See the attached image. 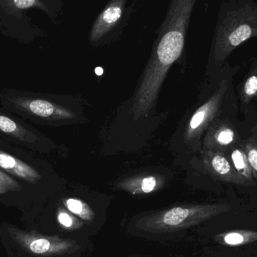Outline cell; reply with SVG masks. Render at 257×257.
<instances>
[{"instance_id": "ba28073f", "label": "cell", "mask_w": 257, "mask_h": 257, "mask_svg": "<svg viewBox=\"0 0 257 257\" xmlns=\"http://www.w3.org/2000/svg\"><path fill=\"white\" fill-rule=\"evenodd\" d=\"M238 140V134L233 127L222 123L213 128L208 133L205 144L209 150L226 154L228 149L235 146Z\"/></svg>"}, {"instance_id": "5bb4252c", "label": "cell", "mask_w": 257, "mask_h": 257, "mask_svg": "<svg viewBox=\"0 0 257 257\" xmlns=\"http://www.w3.org/2000/svg\"><path fill=\"white\" fill-rule=\"evenodd\" d=\"M243 149L247 155L253 178L257 181V140L254 137H250Z\"/></svg>"}, {"instance_id": "6da1fadb", "label": "cell", "mask_w": 257, "mask_h": 257, "mask_svg": "<svg viewBox=\"0 0 257 257\" xmlns=\"http://www.w3.org/2000/svg\"><path fill=\"white\" fill-rule=\"evenodd\" d=\"M195 3L194 0H176L169 6L135 96L132 112L136 119L147 117L154 109L168 70L181 56Z\"/></svg>"}, {"instance_id": "3957f363", "label": "cell", "mask_w": 257, "mask_h": 257, "mask_svg": "<svg viewBox=\"0 0 257 257\" xmlns=\"http://www.w3.org/2000/svg\"><path fill=\"white\" fill-rule=\"evenodd\" d=\"M12 110L29 117L41 119H69L74 117L70 110L42 98L28 96L9 97Z\"/></svg>"}, {"instance_id": "44dd1931", "label": "cell", "mask_w": 257, "mask_h": 257, "mask_svg": "<svg viewBox=\"0 0 257 257\" xmlns=\"http://www.w3.org/2000/svg\"><path fill=\"white\" fill-rule=\"evenodd\" d=\"M254 131H256V134H257V125H256V126H255Z\"/></svg>"}, {"instance_id": "7a4b0ae2", "label": "cell", "mask_w": 257, "mask_h": 257, "mask_svg": "<svg viewBox=\"0 0 257 257\" xmlns=\"http://www.w3.org/2000/svg\"><path fill=\"white\" fill-rule=\"evenodd\" d=\"M219 19L214 40V60L223 63L232 51L257 37V4L252 0L226 3Z\"/></svg>"}, {"instance_id": "30bf717a", "label": "cell", "mask_w": 257, "mask_h": 257, "mask_svg": "<svg viewBox=\"0 0 257 257\" xmlns=\"http://www.w3.org/2000/svg\"><path fill=\"white\" fill-rule=\"evenodd\" d=\"M0 132L12 137L19 142L33 144L37 140V136L30 131L27 127L17 121L14 120L10 116H6L0 112Z\"/></svg>"}, {"instance_id": "ffe728a7", "label": "cell", "mask_w": 257, "mask_h": 257, "mask_svg": "<svg viewBox=\"0 0 257 257\" xmlns=\"http://www.w3.org/2000/svg\"><path fill=\"white\" fill-rule=\"evenodd\" d=\"M59 222L61 223L63 226L66 227H71L72 225V220L70 216L68 215L66 213H61L58 216Z\"/></svg>"}, {"instance_id": "8992f818", "label": "cell", "mask_w": 257, "mask_h": 257, "mask_svg": "<svg viewBox=\"0 0 257 257\" xmlns=\"http://www.w3.org/2000/svg\"><path fill=\"white\" fill-rule=\"evenodd\" d=\"M204 161L210 172L223 182L248 187L247 183L235 172L226 154L208 150L204 154Z\"/></svg>"}, {"instance_id": "9a60e30c", "label": "cell", "mask_w": 257, "mask_h": 257, "mask_svg": "<svg viewBox=\"0 0 257 257\" xmlns=\"http://www.w3.org/2000/svg\"><path fill=\"white\" fill-rule=\"evenodd\" d=\"M68 209L73 213L82 217L83 219L90 218V211L87 208V205H84L81 201L77 199H68L66 202Z\"/></svg>"}, {"instance_id": "2e32d148", "label": "cell", "mask_w": 257, "mask_h": 257, "mask_svg": "<svg viewBox=\"0 0 257 257\" xmlns=\"http://www.w3.org/2000/svg\"><path fill=\"white\" fill-rule=\"evenodd\" d=\"M22 187L9 175L0 170V194L9 191H20Z\"/></svg>"}, {"instance_id": "d6986e66", "label": "cell", "mask_w": 257, "mask_h": 257, "mask_svg": "<svg viewBox=\"0 0 257 257\" xmlns=\"http://www.w3.org/2000/svg\"><path fill=\"white\" fill-rule=\"evenodd\" d=\"M12 3L15 5V7L19 9H30L42 5L41 2L35 0H15L12 2Z\"/></svg>"}, {"instance_id": "ac0fdd59", "label": "cell", "mask_w": 257, "mask_h": 257, "mask_svg": "<svg viewBox=\"0 0 257 257\" xmlns=\"http://www.w3.org/2000/svg\"><path fill=\"white\" fill-rule=\"evenodd\" d=\"M157 181L156 178L153 176L146 177L140 182V190L142 193H149L154 191L157 187Z\"/></svg>"}, {"instance_id": "e0dca14e", "label": "cell", "mask_w": 257, "mask_h": 257, "mask_svg": "<svg viewBox=\"0 0 257 257\" xmlns=\"http://www.w3.org/2000/svg\"><path fill=\"white\" fill-rule=\"evenodd\" d=\"M51 247V243L45 238H39V239L34 240L31 244H30V249L33 253H45L49 251Z\"/></svg>"}, {"instance_id": "5b68a950", "label": "cell", "mask_w": 257, "mask_h": 257, "mask_svg": "<svg viewBox=\"0 0 257 257\" xmlns=\"http://www.w3.org/2000/svg\"><path fill=\"white\" fill-rule=\"evenodd\" d=\"M227 87V84L223 83L219 90L193 113L186 129V140H191L199 137L218 114Z\"/></svg>"}, {"instance_id": "9c48e42d", "label": "cell", "mask_w": 257, "mask_h": 257, "mask_svg": "<svg viewBox=\"0 0 257 257\" xmlns=\"http://www.w3.org/2000/svg\"><path fill=\"white\" fill-rule=\"evenodd\" d=\"M0 168L28 182L37 183L41 179L40 175L33 167L2 149H0Z\"/></svg>"}, {"instance_id": "7c38bea8", "label": "cell", "mask_w": 257, "mask_h": 257, "mask_svg": "<svg viewBox=\"0 0 257 257\" xmlns=\"http://www.w3.org/2000/svg\"><path fill=\"white\" fill-rule=\"evenodd\" d=\"M229 150H230L229 158L237 174L247 183V185H256L252 170L244 149L234 146Z\"/></svg>"}, {"instance_id": "8fae6325", "label": "cell", "mask_w": 257, "mask_h": 257, "mask_svg": "<svg viewBox=\"0 0 257 257\" xmlns=\"http://www.w3.org/2000/svg\"><path fill=\"white\" fill-rule=\"evenodd\" d=\"M214 239L220 245L238 247L256 241L257 232L247 229L228 231L216 235Z\"/></svg>"}, {"instance_id": "277c9868", "label": "cell", "mask_w": 257, "mask_h": 257, "mask_svg": "<svg viewBox=\"0 0 257 257\" xmlns=\"http://www.w3.org/2000/svg\"><path fill=\"white\" fill-rule=\"evenodd\" d=\"M227 204L198 205L190 208H174L165 213L161 222L166 226H192L230 211Z\"/></svg>"}, {"instance_id": "4fadbf2b", "label": "cell", "mask_w": 257, "mask_h": 257, "mask_svg": "<svg viewBox=\"0 0 257 257\" xmlns=\"http://www.w3.org/2000/svg\"><path fill=\"white\" fill-rule=\"evenodd\" d=\"M241 97L244 103L250 102L257 98V69L247 76L243 84Z\"/></svg>"}, {"instance_id": "52a82bcc", "label": "cell", "mask_w": 257, "mask_h": 257, "mask_svg": "<svg viewBox=\"0 0 257 257\" xmlns=\"http://www.w3.org/2000/svg\"><path fill=\"white\" fill-rule=\"evenodd\" d=\"M124 0L111 2L95 21L90 39L92 42H96L111 30L121 18L124 9Z\"/></svg>"}]
</instances>
